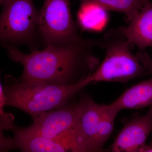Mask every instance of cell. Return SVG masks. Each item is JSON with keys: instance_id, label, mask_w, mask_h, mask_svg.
<instances>
[{"instance_id": "14", "label": "cell", "mask_w": 152, "mask_h": 152, "mask_svg": "<svg viewBox=\"0 0 152 152\" xmlns=\"http://www.w3.org/2000/svg\"><path fill=\"white\" fill-rule=\"evenodd\" d=\"M120 111L112 103L109 104H104L97 138V147L100 152H104V145L111 135L115 119Z\"/></svg>"}, {"instance_id": "6", "label": "cell", "mask_w": 152, "mask_h": 152, "mask_svg": "<svg viewBox=\"0 0 152 152\" xmlns=\"http://www.w3.org/2000/svg\"><path fill=\"white\" fill-rule=\"evenodd\" d=\"M38 33L46 46L69 45L81 40L72 18L70 0H45L39 11Z\"/></svg>"}, {"instance_id": "17", "label": "cell", "mask_w": 152, "mask_h": 152, "mask_svg": "<svg viewBox=\"0 0 152 152\" xmlns=\"http://www.w3.org/2000/svg\"></svg>"}, {"instance_id": "7", "label": "cell", "mask_w": 152, "mask_h": 152, "mask_svg": "<svg viewBox=\"0 0 152 152\" xmlns=\"http://www.w3.org/2000/svg\"><path fill=\"white\" fill-rule=\"evenodd\" d=\"M152 130V105L146 114L128 121L115 140L111 152H140Z\"/></svg>"}, {"instance_id": "8", "label": "cell", "mask_w": 152, "mask_h": 152, "mask_svg": "<svg viewBox=\"0 0 152 152\" xmlns=\"http://www.w3.org/2000/svg\"><path fill=\"white\" fill-rule=\"evenodd\" d=\"M80 95L76 104L82 133L90 150L101 152L97 147V138L104 104L98 103L89 95Z\"/></svg>"}, {"instance_id": "5", "label": "cell", "mask_w": 152, "mask_h": 152, "mask_svg": "<svg viewBox=\"0 0 152 152\" xmlns=\"http://www.w3.org/2000/svg\"><path fill=\"white\" fill-rule=\"evenodd\" d=\"M0 18L2 45H32L38 33L39 12L33 0H3Z\"/></svg>"}, {"instance_id": "15", "label": "cell", "mask_w": 152, "mask_h": 152, "mask_svg": "<svg viewBox=\"0 0 152 152\" xmlns=\"http://www.w3.org/2000/svg\"><path fill=\"white\" fill-rule=\"evenodd\" d=\"M140 152H152V145L148 146L145 145Z\"/></svg>"}, {"instance_id": "4", "label": "cell", "mask_w": 152, "mask_h": 152, "mask_svg": "<svg viewBox=\"0 0 152 152\" xmlns=\"http://www.w3.org/2000/svg\"><path fill=\"white\" fill-rule=\"evenodd\" d=\"M77 101L33 118L26 127L17 126L19 130L66 144L77 152H86L87 146L80 126Z\"/></svg>"}, {"instance_id": "13", "label": "cell", "mask_w": 152, "mask_h": 152, "mask_svg": "<svg viewBox=\"0 0 152 152\" xmlns=\"http://www.w3.org/2000/svg\"><path fill=\"white\" fill-rule=\"evenodd\" d=\"M81 3L91 2L99 5L107 11L124 14L128 21L146 7L151 4L150 0H79Z\"/></svg>"}, {"instance_id": "9", "label": "cell", "mask_w": 152, "mask_h": 152, "mask_svg": "<svg viewBox=\"0 0 152 152\" xmlns=\"http://www.w3.org/2000/svg\"><path fill=\"white\" fill-rule=\"evenodd\" d=\"M11 130L14 137L11 138L10 151L18 149L23 152H77L58 141L23 132L16 125L14 124Z\"/></svg>"}, {"instance_id": "11", "label": "cell", "mask_w": 152, "mask_h": 152, "mask_svg": "<svg viewBox=\"0 0 152 152\" xmlns=\"http://www.w3.org/2000/svg\"><path fill=\"white\" fill-rule=\"evenodd\" d=\"M112 103L120 111L152 105V77L131 87Z\"/></svg>"}, {"instance_id": "16", "label": "cell", "mask_w": 152, "mask_h": 152, "mask_svg": "<svg viewBox=\"0 0 152 152\" xmlns=\"http://www.w3.org/2000/svg\"><path fill=\"white\" fill-rule=\"evenodd\" d=\"M2 1L3 0H0V2Z\"/></svg>"}, {"instance_id": "1", "label": "cell", "mask_w": 152, "mask_h": 152, "mask_svg": "<svg viewBox=\"0 0 152 152\" xmlns=\"http://www.w3.org/2000/svg\"><path fill=\"white\" fill-rule=\"evenodd\" d=\"M11 60L21 64L20 81H40L57 86H70L90 77L99 65L93 52L96 40H81L66 46H46L25 53L15 46L4 44Z\"/></svg>"}, {"instance_id": "12", "label": "cell", "mask_w": 152, "mask_h": 152, "mask_svg": "<svg viewBox=\"0 0 152 152\" xmlns=\"http://www.w3.org/2000/svg\"><path fill=\"white\" fill-rule=\"evenodd\" d=\"M107 12L101 6L95 3H81L77 13L79 25L84 30L100 31L107 23L108 15Z\"/></svg>"}, {"instance_id": "2", "label": "cell", "mask_w": 152, "mask_h": 152, "mask_svg": "<svg viewBox=\"0 0 152 152\" xmlns=\"http://www.w3.org/2000/svg\"><path fill=\"white\" fill-rule=\"evenodd\" d=\"M90 84L89 77L75 84L61 86L6 75L2 85L5 105L23 111L33 119L70 102Z\"/></svg>"}, {"instance_id": "10", "label": "cell", "mask_w": 152, "mask_h": 152, "mask_svg": "<svg viewBox=\"0 0 152 152\" xmlns=\"http://www.w3.org/2000/svg\"><path fill=\"white\" fill-rule=\"evenodd\" d=\"M124 31L131 45L141 50L152 48V3L129 21Z\"/></svg>"}, {"instance_id": "3", "label": "cell", "mask_w": 152, "mask_h": 152, "mask_svg": "<svg viewBox=\"0 0 152 152\" xmlns=\"http://www.w3.org/2000/svg\"><path fill=\"white\" fill-rule=\"evenodd\" d=\"M96 46L105 51V57L89 77L91 84L100 82H127L152 75V61L148 54L134 55L124 27L109 30L96 40Z\"/></svg>"}]
</instances>
